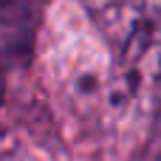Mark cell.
Listing matches in <instances>:
<instances>
[{
  "instance_id": "obj_1",
  "label": "cell",
  "mask_w": 161,
  "mask_h": 161,
  "mask_svg": "<svg viewBox=\"0 0 161 161\" xmlns=\"http://www.w3.org/2000/svg\"><path fill=\"white\" fill-rule=\"evenodd\" d=\"M82 8L99 37L116 51L150 14L161 11L153 0H82Z\"/></svg>"
},
{
  "instance_id": "obj_2",
  "label": "cell",
  "mask_w": 161,
  "mask_h": 161,
  "mask_svg": "<svg viewBox=\"0 0 161 161\" xmlns=\"http://www.w3.org/2000/svg\"><path fill=\"white\" fill-rule=\"evenodd\" d=\"M3 91H6V79H3V68H0V102H3Z\"/></svg>"
}]
</instances>
